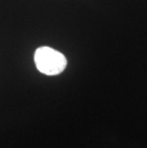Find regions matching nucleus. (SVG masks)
<instances>
[{
    "instance_id": "1",
    "label": "nucleus",
    "mask_w": 147,
    "mask_h": 148,
    "mask_svg": "<svg viewBox=\"0 0 147 148\" xmlns=\"http://www.w3.org/2000/svg\"><path fill=\"white\" fill-rule=\"evenodd\" d=\"M34 58L37 70L46 75L61 74L67 66V59L63 53L48 46L37 48Z\"/></svg>"
}]
</instances>
